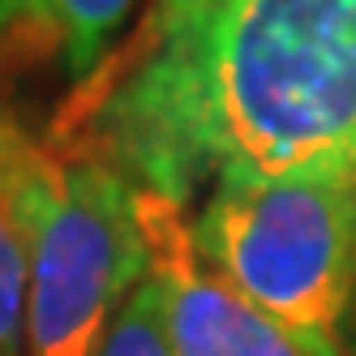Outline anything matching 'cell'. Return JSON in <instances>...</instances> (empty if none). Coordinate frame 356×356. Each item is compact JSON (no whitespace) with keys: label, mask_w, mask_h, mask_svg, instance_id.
Returning a JSON list of instances; mask_svg holds the SVG:
<instances>
[{"label":"cell","mask_w":356,"mask_h":356,"mask_svg":"<svg viewBox=\"0 0 356 356\" xmlns=\"http://www.w3.org/2000/svg\"><path fill=\"white\" fill-rule=\"evenodd\" d=\"M26 356H95L146 279L138 185L90 150H47L22 172Z\"/></svg>","instance_id":"3957f363"},{"label":"cell","mask_w":356,"mask_h":356,"mask_svg":"<svg viewBox=\"0 0 356 356\" xmlns=\"http://www.w3.org/2000/svg\"><path fill=\"white\" fill-rule=\"evenodd\" d=\"M95 356H176L172 343H168V330H163L159 300H155L150 279H142L134 288V296L120 305V314L104 330Z\"/></svg>","instance_id":"52a82bcc"},{"label":"cell","mask_w":356,"mask_h":356,"mask_svg":"<svg viewBox=\"0 0 356 356\" xmlns=\"http://www.w3.org/2000/svg\"><path fill=\"white\" fill-rule=\"evenodd\" d=\"M35 142L26 138V134H22L17 129V124L5 116V112H0V172H9V168H17L22 159H26V150H31Z\"/></svg>","instance_id":"ba28073f"},{"label":"cell","mask_w":356,"mask_h":356,"mask_svg":"<svg viewBox=\"0 0 356 356\" xmlns=\"http://www.w3.org/2000/svg\"><path fill=\"white\" fill-rule=\"evenodd\" d=\"M159 318L176 356H343V339L300 330L253 305L202 258L185 207L138 189Z\"/></svg>","instance_id":"277c9868"},{"label":"cell","mask_w":356,"mask_h":356,"mask_svg":"<svg viewBox=\"0 0 356 356\" xmlns=\"http://www.w3.org/2000/svg\"><path fill=\"white\" fill-rule=\"evenodd\" d=\"M138 0H0V56L52 60L86 82L112 56Z\"/></svg>","instance_id":"5b68a950"},{"label":"cell","mask_w":356,"mask_h":356,"mask_svg":"<svg viewBox=\"0 0 356 356\" xmlns=\"http://www.w3.org/2000/svg\"><path fill=\"white\" fill-rule=\"evenodd\" d=\"M35 146L17 168L0 172V356L26 352V219H22V172Z\"/></svg>","instance_id":"8992f818"},{"label":"cell","mask_w":356,"mask_h":356,"mask_svg":"<svg viewBox=\"0 0 356 356\" xmlns=\"http://www.w3.org/2000/svg\"><path fill=\"white\" fill-rule=\"evenodd\" d=\"M176 0H155V13H163V9H172Z\"/></svg>","instance_id":"9c48e42d"},{"label":"cell","mask_w":356,"mask_h":356,"mask_svg":"<svg viewBox=\"0 0 356 356\" xmlns=\"http://www.w3.org/2000/svg\"><path fill=\"white\" fill-rule=\"evenodd\" d=\"M90 155L176 207L356 163V0H176L90 108Z\"/></svg>","instance_id":"6da1fadb"},{"label":"cell","mask_w":356,"mask_h":356,"mask_svg":"<svg viewBox=\"0 0 356 356\" xmlns=\"http://www.w3.org/2000/svg\"><path fill=\"white\" fill-rule=\"evenodd\" d=\"M189 232L202 258L253 305L343 339L356 318V163L219 176Z\"/></svg>","instance_id":"7a4b0ae2"}]
</instances>
